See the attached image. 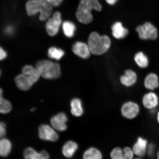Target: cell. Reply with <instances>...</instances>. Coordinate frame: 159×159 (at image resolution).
<instances>
[{
    "label": "cell",
    "instance_id": "cell-26",
    "mask_svg": "<svg viewBox=\"0 0 159 159\" xmlns=\"http://www.w3.org/2000/svg\"><path fill=\"white\" fill-rule=\"evenodd\" d=\"M62 27L64 34L67 37L71 38L73 36L75 30L74 24L70 21H65L63 23Z\"/></svg>",
    "mask_w": 159,
    "mask_h": 159
},
{
    "label": "cell",
    "instance_id": "cell-1",
    "mask_svg": "<svg viewBox=\"0 0 159 159\" xmlns=\"http://www.w3.org/2000/svg\"><path fill=\"white\" fill-rule=\"evenodd\" d=\"M88 44L91 54L101 55L107 52L111 47L110 38L106 35H100L96 32H93L89 35Z\"/></svg>",
    "mask_w": 159,
    "mask_h": 159
},
{
    "label": "cell",
    "instance_id": "cell-21",
    "mask_svg": "<svg viewBox=\"0 0 159 159\" xmlns=\"http://www.w3.org/2000/svg\"><path fill=\"white\" fill-rule=\"evenodd\" d=\"M83 159H103V155L98 148L91 147L84 151L83 155Z\"/></svg>",
    "mask_w": 159,
    "mask_h": 159
},
{
    "label": "cell",
    "instance_id": "cell-7",
    "mask_svg": "<svg viewBox=\"0 0 159 159\" xmlns=\"http://www.w3.org/2000/svg\"><path fill=\"white\" fill-rule=\"evenodd\" d=\"M39 134L40 139L49 142H56L59 139V135L52 126L42 125L39 127Z\"/></svg>",
    "mask_w": 159,
    "mask_h": 159
},
{
    "label": "cell",
    "instance_id": "cell-3",
    "mask_svg": "<svg viewBox=\"0 0 159 159\" xmlns=\"http://www.w3.org/2000/svg\"><path fill=\"white\" fill-rule=\"evenodd\" d=\"M52 7L46 0H30L25 5L28 15L32 16L39 12V19L41 21L45 20L51 15Z\"/></svg>",
    "mask_w": 159,
    "mask_h": 159
},
{
    "label": "cell",
    "instance_id": "cell-25",
    "mask_svg": "<svg viewBox=\"0 0 159 159\" xmlns=\"http://www.w3.org/2000/svg\"><path fill=\"white\" fill-rule=\"evenodd\" d=\"M2 91L1 90V100H0V112L2 114H7L11 112L12 105L9 101L3 98L2 97Z\"/></svg>",
    "mask_w": 159,
    "mask_h": 159
},
{
    "label": "cell",
    "instance_id": "cell-33",
    "mask_svg": "<svg viewBox=\"0 0 159 159\" xmlns=\"http://www.w3.org/2000/svg\"><path fill=\"white\" fill-rule=\"evenodd\" d=\"M157 120L158 124H159V111H158L157 114Z\"/></svg>",
    "mask_w": 159,
    "mask_h": 159
},
{
    "label": "cell",
    "instance_id": "cell-13",
    "mask_svg": "<svg viewBox=\"0 0 159 159\" xmlns=\"http://www.w3.org/2000/svg\"><path fill=\"white\" fill-rule=\"evenodd\" d=\"M138 80V75L134 70L127 69L125 71L124 75H121L120 78L121 84L126 87H130L136 84Z\"/></svg>",
    "mask_w": 159,
    "mask_h": 159
},
{
    "label": "cell",
    "instance_id": "cell-16",
    "mask_svg": "<svg viewBox=\"0 0 159 159\" xmlns=\"http://www.w3.org/2000/svg\"><path fill=\"white\" fill-rule=\"evenodd\" d=\"M144 84L146 89L150 91L154 90L159 85L158 75L153 73H149L145 78Z\"/></svg>",
    "mask_w": 159,
    "mask_h": 159
},
{
    "label": "cell",
    "instance_id": "cell-32",
    "mask_svg": "<svg viewBox=\"0 0 159 159\" xmlns=\"http://www.w3.org/2000/svg\"><path fill=\"white\" fill-rule=\"evenodd\" d=\"M105 1H106L107 3H108L110 5H114L116 2L118 1V0H105Z\"/></svg>",
    "mask_w": 159,
    "mask_h": 159
},
{
    "label": "cell",
    "instance_id": "cell-6",
    "mask_svg": "<svg viewBox=\"0 0 159 159\" xmlns=\"http://www.w3.org/2000/svg\"><path fill=\"white\" fill-rule=\"evenodd\" d=\"M140 112L139 105L132 101H129L123 104L121 108V114L123 117L129 120L136 118Z\"/></svg>",
    "mask_w": 159,
    "mask_h": 159
},
{
    "label": "cell",
    "instance_id": "cell-36",
    "mask_svg": "<svg viewBox=\"0 0 159 159\" xmlns=\"http://www.w3.org/2000/svg\"><path fill=\"white\" fill-rule=\"evenodd\" d=\"M133 159H143V158L138 157H137L136 158H134Z\"/></svg>",
    "mask_w": 159,
    "mask_h": 159
},
{
    "label": "cell",
    "instance_id": "cell-24",
    "mask_svg": "<svg viewBox=\"0 0 159 159\" xmlns=\"http://www.w3.org/2000/svg\"><path fill=\"white\" fill-rule=\"evenodd\" d=\"M65 53L63 50L55 47H51L48 49V55L49 58L58 61L62 58Z\"/></svg>",
    "mask_w": 159,
    "mask_h": 159
},
{
    "label": "cell",
    "instance_id": "cell-20",
    "mask_svg": "<svg viewBox=\"0 0 159 159\" xmlns=\"http://www.w3.org/2000/svg\"><path fill=\"white\" fill-rule=\"evenodd\" d=\"M22 72L23 74L30 77L34 83L39 80L41 76L38 70L37 67H34L30 65L25 66L22 69Z\"/></svg>",
    "mask_w": 159,
    "mask_h": 159
},
{
    "label": "cell",
    "instance_id": "cell-4",
    "mask_svg": "<svg viewBox=\"0 0 159 159\" xmlns=\"http://www.w3.org/2000/svg\"><path fill=\"white\" fill-rule=\"evenodd\" d=\"M36 66L41 75L45 79H54L60 76L61 67L58 63L48 60H43L38 61Z\"/></svg>",
    "mask_w": 159,
    "mask_h": 159
},
{
    "label": "cell",
    "instance_id": "cell-9",
    "mask_svg": "<svg viewBox=\"0 0 159 159\" xmlns=\"http://www.w3.org/2000/svg\"><path fill=\"white\" fill-rule=\"evenodd\" d=\"M68 118L64 112H60L54 115L51 119V124L52 126L55 130L63 132L66 130L67 126L66 122Z\"/></svg>",
    "mask_w": 159,
    "mask_h": 159
},
{
    "label": "cell",
    "instance_id": "cell-28",
    "mask_svg": "<svg viewBox=\"0 0 159 159\" xmlns=\"http://www.w3.org/2000/svg\"><path fill=\"white\" fill-rule=\"evenodd\" d=\"M156 148L155 144L153 143H149L147 150V154L150 157L154 156L156 152Z\"/></svg>",
    "mask_w": 159,
    "mask_h": 159
},
{
    "label": "cell",
    "instance_id": "cell-15",
    "mask_svg": "<svg viewBox=\"0 0 159 159\" xmlns=\"http://www.w3.org/2000/svg\"><path fill=\"white\" fill-rule=\"evenodd\" d=\"M25 159H49V155L46 151L42 150L38 152L31 148H26L24 152Z\"/></svg>",
    "mask_w": 159,
    "mask_h": 159
},
{
    "label": "cell",
    "instance_id": "cell-8",
    "mask_svg": "<svg viewBox=\"0 0 159 159\" xmlns=\"http://www.w3.org/2000/svg\"><path fill=\"white\" fill-rule=\"evenodd\" d=\"M61 23V13L55 12L52 17L48 20L46 25V29L48 34L51 36H54L58 33Z\"/></svg>",
    "mask_w": 159,
    "mask_h": 159
},
{
    "label": "cell",
    "instance_id": "cell-35",
    "mask_svg": "<svg viewBox=\"0 0 159 159\" xmlns=\"http://www.w3.org/2000/svg\"><path fill=\"white\" fill-rule=\"evenodd\" d=\"M35 108H32L31 109V111H32V112H33V111H35Z\"/></svg>",
    "mask_w": 159,
    "mask_h": 159
},
{
    "label": "cell",
    "instance_id": "cell-12",
    "mask_svg": "<svg viewBox=\"0 0 159 159\" xmlns=\"http://www.w3.org/2000/svg\"><path fill=\"white\" fill-rule=\"evenodd\" d=\"M142 102L145 108L149 110H153L158 106L159 98L156 93L151 91L144 95Z\"/></svg>",
    "mask_w": 159,
    "mask_h": 159
},
{
    "label": "cell",
    "instance_id": "cell-17",
    "mask_svg": "<svg viewBox=\"0 0 159 159\" xmlns=\"http://www.w3.org/2000/svg\"><path fill=\"white\" fill-rule=\"evenodd\" d=\"M78 148V145L76 142L72 141H67L63 146V154L66 157L70 158L74 156Z\"/></svg>",
    "mask_w": 159,
    "mask_h": 159
},
{
    "label": "cell",
    "instance_id": "cell-31",
    "mask_svg": "<svg viewBox=\"0 0 159 159\" xmlns=\"http://www.w3.org/2000/svg\"><path fill=\"white\" fill-rule=\"evenodd\" d=\"M7 57V53L3 48H1L0 49V59L1 60H3Z\"/></svg>",
    "mask_w": 159,
    "mask_h": 159
},
{
    "label": "cell",
    "instance_id": "cell-10",
    "mask_svg": "<svg viewBox=\"0 0 159 159\" xmlns=\"http://www.w3.org/2000/svg\"><path fill=\"white\" fill-rule=\"evenodd\" d=\"M149 143L146 139L139 137L132 147L135 156L138 157L143 158L147 154Z\"/></svg>",
    "mask_w": 159,
    "mask_h": 159
},
{
    "label": "cell",
    "instance_id": "cell-30",
    "mask_svg": "<svg viewBox=\"0 0 159 159\" xmlns=\"http://www.w3.org/2000/svg\"><path fill=\"white\" fill-rule=\"evenodd\" d=\"M48 2L53 6V7H58L61 4L63 0H46Z\"/></svg>",
    "mask_w": 159,
    "mask_h": 159
},
{
    "label": "cell",
    "instance_id": "cell-18",
    "mask_svg": "<svg viewBox=\"0 0 159 159\" xmlns=\"http://www.w3.org/2000/svg\"><path fill=\"white\" fill-rule=\"evenodd\" d=\"M112 30L113 36L117 39H124L128 33V29L125 28L120 22L115 23L112 26Z\"/></svg>",
    "mask_w": 159,
    "mask_h": 159
},
{
    "label": "cell",
    "instance_id": "cell-23",
    "mask_svg": "<svg viewBox=\"0 0 159 159\" xmlns=\"http://www.w3.org/2000/svg\"><path fill=\"white\" fill-rule=\"evenodd\" d=\"M12 148L11 143L9 139L2 138L0 141V155L2 157L8 156Z\"/></svg>",
    "mask_w": 159,
    "mask_h": 159
},
{
    "label": "cell",
    "instance_id": "cell-5",
    "mask_svg": "<svg viewBox=\"0 0 159 159\" xmlns=\"http://www.w3.org/2000/svg\"><path fill=\"white\" fill-rule=\"evenodd\" d=\"M136 30L138 33L140 39L142 40L156 39L158 37V31L156 28L149 22L139 25Z\"/></svg>",
    "mask_w": 159,
    "mask_h": 159
},
{
    "label": "cell",
    "instance_id": "cell-29",
    "mask_svg": "<svg viewBox=\"0 0 159 159\" xmlns=\"http://www.w3.org/2000/svg\"><path fill=\"white\" fill-rule=\"evenodd\" d=\"M7 132L6 130V125L4 122H2L0 123V137L2 138L5 136Z\"/></svg>",
    "mask_w": 159,
    "mask_h": 159
},
{
    "label": "cell",
    "instance_id": "cell-11",
    "mask_svg": "<svg viewBox=\"0 0 159 159\" xmlns=\"http://www.w3.org/2000/svg\"><path fill=\"white\" fill-rule=\"evenodd\" d=\"M72 49L73 53L81 59H88L91 54L88 44L82 42H76Z\"/></svg>",
    "mask_w": 159,
    "mask_h": 159
},
{
    "label": "cell",
    "instance_id": "cell-34",
    "mask_svg": "<svg viewBox=\"0 0 159 159\" xmlns=\"http://www.w3.org/2000/svg\"><path fill=\"white\" fill-rule=\"evenodd\" d=\"M156 159H159V149L156 153Z\"/></svg>",
    "mask_w": 159,
    "mask_h": 159
},
{
    "label": "cell",
    "instance_id": "cell-19",
    "mask_svg": "<svg viewBox=\"0 0 159 159\" xmlns=\"http://www.w3.org/2000/svg\"><path fill=\"white\" fill-rule=\"evenodd\" d=\"M71 112L73 116L80 117L84 113L82 101L78 98H75L70 102Z\"/></svg>",
    "mask_w": 159,
    "mask_h": 159
},
{
    "label": "cell",
    "instance_id": "cell-14",
    "mask_svg": "<svg viewBox=\"0 0 159 159\" xmlns=\"http://www.w3.org/2000/svg\"><path fill=\"white\" fill-rule=\"evenodd\" d=\"M15 82L17 87L23 91L28 90L35 83L30 77L23 73L16 77Z\"/></svg>",
    "mask_w": 159,
    "mask_h": 159
},
{
    "label": "cell",
    "instance_id": "cell-2",
    "mask_svg": "<svg viewBox=\"0 0 159 159\" xmlns=\"http://www.w3.org/2000/svg\"><path fill=\"white\" fill-rule=\"evenodd\" d=\"M102 7L97 0H81L76 13L78 20L84 24H87L93 20L92 10L101 11Z\"/></svg>",
    "mask_w": 159,
    "mask_h": 159
},
{
    "label": "cell",
    "instance_id": "cell-27",
    "mask_svg": "<svg viewBox=\"0 0 159 159\" xmlns=\"http://www.w3.org/2000/svg\"><path fill=\"white\" fill-rule=\"evenodd\" d=\"M111 159H125L123 148L117 147L113 148L110 153Z\"/></svg>",
    "mask_w": 159,
    "mask_h": 159
},
{
    "label": "cell",
    "instance_id": "cell-22",
    "mask_svg": "<svg viewBox=\"0 0 159 159\" xmlns=\"http://www.w3.org/2000/svg\"><path fill=\"white\" fill-rule=\"evenodd\" d=\"M134 61L138 66L140 68L144 69L149 65L148 57L142 52H139L134 55Z\"/></svg>",
    "mask_w": 159,
    "mask_h": 159
}]
</instances>
